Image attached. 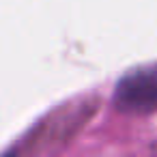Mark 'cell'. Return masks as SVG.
<instances>
[{
  "label": "cell",
  "instance_id": "cell-1",
  "mask_svg": "<svg viewBox=\"0 0 157 157\" xmlns=\"http://www.w3.org/2000/svg\"><path fill=\"white\" fill-rule=\"evenodd\" d=\"M114 103L138 114L157 110V65L127 71L114 86Z\"/></svg>",
  "mask_w": 157,
  "mask_h": 157
}]
</instances>
